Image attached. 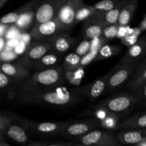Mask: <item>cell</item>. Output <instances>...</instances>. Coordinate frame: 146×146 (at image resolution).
Instances as JSON below:
<instances>
[{
	"label": "cell",
	"instance_id": "cell-25",
	"mask_svg": "<svg viewBox=\"0 0 146 146\" xmlns=\"http://www.w3.org/2000/svg\"><path fill=\"white\" fill-rule=\"evenodd\" d=\"M121 51V47L117 45H108L106 44L98 51L95 61H100L116 56Z\"/></svg>",
	"mask_w": 146,
	"mask_h": 146
},
{
	"label": "cell",
	"instance_id": "cell-22",
	"mask_svg": "<svg viewBox=\"0 0 146 146\" xmlns=\"http://www.w3.org/2000/svg\"><path fill=\"white\" fill-rule=\"evenodd\" d=\"M138 0H130L122 9L120 14L118 24L120 26H127L133 17L138 7Z\"/></svg>",
	"mask_w": 146,
	"mask_h": 146
},
{
	"label": "cell",
	"instance_id": "cell-30",
	"mask_svg": "<svg viewBox=\"0 0 146 146\" xmlns=\"http://www.w3.org/2000/svg\"><path fill=\"white\" fill-rule=\"evenodd\" d=\"M17 82V80L9 76L2 71L0 72V88L3 91L11 92Z\"/></svg>",
	"mask_w": 146,
	"mask_h": 146
},
{
	"label": "cell",
	"instance_id": "cell-31",
	"mask_svg": "<svg viewBox=\"0 0 146 146\" xmlns=\"http://www.w3.org/2000/svg\"><path fill=\"white\" fill-rule=\"evenodd\" d=\"M29 146H72L78 145L74 141L62 142V141H31L27 144Z\"/></svg>",
	"mask_w": 146,
	"mask_h": 146
},
{
	"label": "cell",
	"instance_id": "cell-7",
	"mask_svg": "<svg viewBox=\"0 0 146 146\" xmlns=\"http://www.w3.org/2000/svg\"><path fill=\"white\" fill-rule=\"evenodd\" d=\"M57 19L36 24L30 30V34L34 41L49 42L58 34L64 33Z\"/></svg>",
	"mask_w": 146,
	"mask_h": 146
},
{
	"label": "cell",
	"instance_id": "cell-43",
	"mask_svg": "<svg viewBox=\"0 0 146 146\" xmlns=\"http://www.w3.org/2000/svg\"><path fill=\"white\" fill-rule=\"evenodd\" d=\"M11 24H6L0 23V36H4Z\"/></svg>",
	"mask_w": 146,
	"mask_h": 146
},
{
	"label": "cell",
	"instance_id": "cell-39",
	"mask_svg": "<svg viewBox=\"0 0 146 146\" xmlns=\"http://www.w3.org/2000/svg\"><path fill=\"white\" fill-rule=\"evenodd\" d=\"M137 97V105H141L146 102V84L143 86L138 91L133 92Z\"/></svg>",
	"mask_w": 146,
	"mask_h": 146
},
{
	"label": "cell",
	"instance_id": "cell-8",
	"mask_svg": "<svg viewBox=\"0 0 146 146\" xmlns=\"http://www.w3.org/2000/svg\"><path fill=\"white\" fill-rule=\"evenodd\" d=\"M112 72L113 70H111L105 76L95 80L91 84L83 86L76 87L71 90L78 95L88 98L90 102H93L106 91L108 78Z\"/></svg>",
	"mask_w": 146,
	"mask_h": 146
},
{
	"label": "cell",
	"instance_id": "cell-41",
	"mask_svg": "<svg viewBox=\"0 0 146 146\" xmlns=\"http://www.w3.org/2000/svg\"><path fill=\"white\" fill-rule=\"evenodd\" d=\"M145 70H146V59L144 60V61H143L142 62H141V64L137 66V68L136 70H135V73H134V74L133 75V76L131 77V78L130 79L129 82L128 83L132 82L133 81H134V80H135L138 76L141 75V74H142Z\"/></svg>",
	"mask_w": 146,
	"mask_h": 146
},
{
	"label": "cell",
	"instance_id": "cell-4",
	"mask_svg": "<svg viewBox=\"0 0 146 146\" xmlns=\"http://www.w3.org/2000/svg\"><path fill=\"white\" fill-rule=\"evenodd\" d=\"M137 97L133 92L121 93L109 97L94 106V108H104L117 114L129 113L137 105Z\"/></svg>",
	"mask_w": 146,
	"mask_h": 146
},
{
	"label": "cell",
	"instance_id": "cell-10",
	"mask_svg": "<svg viewBox=\"0 0 146 146\" xmlns=\"http://www.w3.org/2000/svg\"><path fill=\"white\" fill-rule=\"evenodd\" d=\"M51 50V46L47 41H36L29 45L18 63L29 68H32L34 64L46 54Z\"/></svg>",
	"mask_w": 146,
	"mask_h": 146
},
{
	"label": "cell",
	"instance_id": "cell-33",
	"mask_svg": "<svg viewBox=\"0 0 146 146\" xmlns=\"http://www.w3.org/2000/svg\"><path fill=\"white\" fill-rule=\"evenodd\" d=\"M146 84V70L143 71L141 75L138 76L134 81L132 82L128 83L127 85V88L131 91V92H135L138 91L139 88Z\"/></svg>",
	"mask_w": 146,
	"mask_h": 146
},
{
	"label": "cell",
	"instance_id": "cell-37",
	"mask_svg": "<svg viewBox=\"0 0 146 146\" xmlns=\"http://www.w3.org/2000/svg\"><path fill=\"white\" fill-rule=\"evenodd\" d=\"M23 31H21V30H20L15 24H11L10 27L9 28L8 31H7V33L5 34L4 37H5V38L7 40L19 38L20 34Z\"/></svg>",
	"mask_w": 146,
	"mask_h": 146
},
{
	"label": "cell",
	"instance_id": "cell-14",
	"mask_svg": "<svg viewBox=\"0 0 146 146\" xmlns=\"http://www.w3.org/2000/svg\"><path fill=\"white\" fill-rule=\"evenodd\" d=\"M49 43L51 46V51L64 55L75 45L76 38L64 32L52 38Z\"/></svg>",
	"mask_w": 146,
	"mask_h": 146
},
{
	"label": "cell",
	"instance_id": "cell-13",
	"mask_svg": "<svg viewBox=\"0 0 146 146\" xmlns=\"http://www.w3.org/2000/svg\"><path fill=\"white\" fill-rule=\"evenodd\" d=\"M29 131L17 120V115L15 119L7 127L5 132V136L7 135L9 139L14 143L20 145L28 144L29 142Z\"/></svg>",
	"mask_w": 146,
	"mask_h": 146
},
{
	"label": "cell",
	"instance_id": "cell-15",
	"mask_svg": "<svg viewBox=\"0 0 146 146\" xmlns=\"http://www.w3.org/2000/svg\"><path fill=\"white\" fill-rule=\"evenodd\" d=\"M146 52V39L141 38L135 44L129 46L124 56L117 65L125 64H134L145 54Z\"/></svg>",
	"mask_w": 146,
	"mask_h": 146
},
{
	"label": "cell",
	"instance_id": "cell-32",
	"mask_svg": "<svg viewBox=\"0 0 146 146\" xmlns=\"http://www.w3.org/2000/svg\"><path fill=\"white\" fill-rule=\"evenodd\" d=\"M142 31L143 30L139 27H136V28H134L132 33L128 34V36H125L124 38H121V41L125 45L128 46H131L135 44L139 40L138 38H139L140 35L142 33Z\"/></svg>",
	"mask_w": 146,
	"mask_h": 146
},
{
	"label": "cell",
	"instance_id": "cell-18",
	"mask_svg": "<svg viewBox=\"0 0 146 146\" xmlns=\"http://www.w3.org/2000/svg\"><path fill=\"white\" fill-rule=\"evenodd\" d=\"M146 135V128L144 129H128L116 134L118 141L122 145H135Z\"/></svg>",
	"mask_w": 146,
	"mask_h": 146
},
{
	"label": "cell",
	"instance_id": "cell-12",
	"mask_svg": "<svg viewBox=\"0 0 146 146\" xmlns=\"http://www.w3.org/2000/svg\"><path fill=\"white\" fill-rule=\"evenodd\" d=\"M98 128H101V124L99 121L96 118L74 121L68 125L66 129L61 134V136L66 139L73 140Z\"/></svg>",
	"mask_w": 146,
	"mask_h": 146
},
{
	"label": "cell",
	"instance_id": "cell-26",
	"mask_svg": "<svg viewBox=\"0 0 146 146\" xmlns=\"http://www.w3.org/2000/svg\"><path fill=\"white\" fill-rule=\"evenodd\" d=\"M32 4V1H30L29 2H27V4H24L21 7L19 8L16 11H12V12L8 13L3 16L0 20V23L6 24H14L18 19H19L20 16L29 7V6Z\"/></svg>",
	"mask_w": 146,
	"mask_h": 146
},
{
	"label": "cell",
	"instance_id": "cell-35",
	"mask_svg": "<svg viewBox=\"0 0 146 146\" xmlns=\"http://www.w3.org/2000/svg\"><path fill=\"white\" fill-rule=\"evenodd\" d=\"M91 48V40L85 39L80 42L75 49V52L81 56H84V55L89 52Z\"/></svg>",
	"mask_w": 146,
	"mask_h": 146
},
{
	"label": "cell",
	"instance_id": "cell-23",
	"mask_svg": "<svg viewBox=\"0 0 146 146\" xmlns=\"http://www.w3.org/2000/svg\"><path fill=\"white\" fill-rule=\"evenodd\" d=\"M16 115L9 113L1 112L0 115V146H9L10 145L5 141V132L7 127L14 121Z\"/></svg>",
	"mask_w": 146,
	"mask_h": 146
},
{
	"label": "cell",
	"instance_id": "cell-27",
	"mask_svg": "<svg viewBox=\"0 0 146 146\" xmlns=\"http://www.w3.org/2000/svg\"><path fill=\"white\" fill-rule=\"evenodd\" d=\"M130 0H101L93 5L96 13L105 12L115 8L122 3H128Z\"/></svg>",
	"mask_w": 146,
	"mask_h": 146
},
{
	"label": "cell",
	"instance_id": "cell-29",
	"mask_svg": "<svg viewBox=\"0 0 146 146\" xmlns=\"http://www.w3.org/2000/svg\"><path fill=\"white\" fill-rule=\"evenodd\" d=\"M84 74V68L82 67H80L74 71H64L65 79H66L71 84L76 86L81 84Z\"/></svg>",
	"mask_w": 146,
	"mask_h": 146
},
{
	"label": "cell",
	"instance_id": "cell-2",
	"mask_svg": "<svg viewBox=\"0 0 146 146\" xmlns=\"http://www.w3.org/2000/svg\"><path fill=\"white\" fill-rule=\"evenodd\" d=\"M64 79V68L58 66L31 74L24 80L18 81L13 91L9 94L11 93L15 97L17 94L21 93L56 88Z\"/></svg>",
	"mask_w": 146,
	"mask_h": 146
},
{
	"label": "cell",
	"instance_id": "cell-28",
	"mask_svg": "<svg viewBox=\"0 0 146 146\" xmlns=\"http://www.w3.org/2000/svg\"><path fill=\"white\" fill-rule=\"evenodd\" d=\"M96 14V10L94 9V7L92 6H88L86 4H83L81 7L78 8V11L76 15L75 24L84 21L85 20L91 18V17Z\"/></svg>",
	"mask_w": 146,
	"mask_h": 146
},
{
	"label": "cell",
	"instance_id": "cell-5",
	"mask_svg": "<svg viewBox=\"0 0 146 146\" xmlns=\"http://www.w3.org/2000/svg\"><path fill=\"white\" fill-rule=\"evenodd\" d=\"M73 141L78 145L92 146H120L122 144L118 141L116 135L112 131L93 130L88 133L78 137Z\"/></svg>",
	"mask_w": 146,
	"mask_h": 146
},
{
	"label": "cell",
	"instance_id": "cell-40",
	"mask_svg": "<svg viewBox=\"0 0 146 146\" xmlns=\"http://www.w3.org/2000/svg\"><path fill=\"white\" fill-rule=\"evenodd\" d=\"M133 29H131L127 26H120L119 29H118V34H117L116 38H123L125 36H128V34H130L131 33L133 32Z\"/></svg>",
	"mask_w": 146,
	"mask_h": 146
},
{
	"label": "cell",
	"instance_id": "cell-9",
	"mask_svg": "<svg viewBox=\"0 0 146 146\" xmlns=\"http://www.w3.org/2000/svg\"><path fill=\"white\" fill-rule=\"evenodd\" d=\"M137 63L116 65L113 68L107 84V92H112L118 89L127 80L131 79L137 68Z\"/></svg>",
	"mask_w": 146,
	"mask_h": 146
},
{
	"label": "cell",
	"instance_id": "cell-24",
	"mask_svg": "<svg viewBox=\"0 0 146 146\" xmlns=\"http://www.w3.org/2000/svg\"><path fill=\"white\" fill-rule=\"evenodd\" d=\"M82 56L76 53H70L64 57L62 61V66L64 71H74L80 68Z\"/></svg>",
	"mask_w": 146,
	"mask_h": 146
},
{
	"label": "cell",
	"instance_id": "cell-36",
	"mask_svg": "<svg viewBox=\"0 0 146 146\" xmlns=\"http://www.w3.org/2000/svg\"><path fill=\"white\" fill-rule=\"evenodd\" d=\"M98 51L99 50L98 49H91L89 52H88L86 55L82 56L80 67L84 68V67L88 66V64H90L93 61H95V59L96 58V56L98 54Z\"/></svg>",
	"mask_w": 146,
	"mask_h": 146
},
{
	"label": "cell",
	"instance_id": "cell-16",
	"mask_svg": "<svg viewBox=\"0 0 146 146\" xmlns=\"http://www.w3.org/2000/svg\"><path fill=\"white\" fill-rule=\"evenodd\" d=\"M1 71L17 81L24 80L31 74L29 68L18 62L10 63L9 61H1Z\"/></svg>",
	"mask_w": 146,
	"mask_h": 146
},
{
	"label": "cell",
	"instance_id": "cell-11",
	"mask_svg": "<svg viewBox=\"0 0 146 146\" xmlns=\"http://www.w3.org/2000/svg\"><path fill=\"white\" fill-rule=\"evenodd\" d=\"M83 4H84V0H67L62 6L56 19L64 32L68 31L76 25V12Z\"/></svg>",
	"mask_w": 146,
	"mask_h": 146
},
{
	"label": "cell",
	"instance_id": "cell-34",
	"mask_svg": "<svg viewBox=\"0 0 146 146\" xmlns=\"http://www.w3.org/2000/svg\"><path fill=\"white\" fill-rule=\"evenodd\" d=\"M119 27L120 25L118 24V23L114 24H110V25L106 26V27L104 28V31H103L102 36L104 37L107 41H111L113 38H116Z\"/></svg>",
	"mask_w": 146,
	"mask_h": 146
},
{
	"label": "cell",
	"instance_id": "cell-46",
	"mask_svg": "<svg viewBox=\"0 0 146 146\" xmlns=\"http://www.w3.org/2000/svg\"><path fill=\"white\" fill-rule=\"evenodd\" d=\"M139 27L144 31V30H146V17H145V19H143V21L141 23V24L139 25Z\"/></svg>",
	"mask_w": 146,
	"mask_h": 146
},
{
	"label": "cell",
	"instance_id": "cell-21",
	"mask_svg": "<svg viewBox=\"0 0 146 146\" xmlns=\"http://www.w3.org/2000/svg\"><path fill=\"white\" fill-rule=\"evenodd\" d=\"M34 21H35V9L32 2L29 7L20 16L18 21L14 24L23 32H26L29 29H31V28L34 27Z\"/></svg>",
	"mask_w": 146,
	"mask_h": 146
},
{
	"label": "cell",
	"instance_id": "cell-6",
	"mask_svg": "<svg viewBox=\"0 0 146 146\" xmlns=\"http://www.w3.org/2000/svg\"><path fill=\"white\" fill-rule=\"evenodd\" d=\"M66 1L67 0H32L35 9L34 25L56 18L60 9Z\"/></svg>",
	"mask_w": 146,
	"mask_h": 146
},
{
	"label": "cell",
	"instance_id": "cell-17",
	"mask_svg": "<svg viewBox=\"0 0 146 146\" xmlns=\"http://www.w3.org/2000/svg\"><path fill=\"white\" fill-rule=\"evenodd\" d=\"M64 59V55L58 54L55 51H50L43 56L32 67L35 71H42L47 68L58 66Z\"/></svg>",
	"mask_w": 146,
	"mask_h": 146
},
{
	"label": "cell",
	"instance_id": "cell-19",
	"mask_svg": "<svg viewBox=\"0 0 146 146\" xmlns=\"http://www.w3.org/2000/svg\"><path fill=\"white\" fill-rule=\"evenodd\" d=\"M105 26L91 19L83 21L82 35L85 39H94L102 36Z\"/></svg>",
	"mask_w": 146,
	"mask_h": 146
},
{
	"label": "cell",
	"instance_id": "cell-45",
	"mask_svg": "<svg viewBox=\"0 0 146 146\" xmlns=\"http://www.w3.org/2000/svg\"><path fill=\"white\" fill-rule=\"evenodd\" d=\"M135 146H146V135H145L142 138V140L135 145Z\"/></svg>",
	"mask_w": 146,
	"mask_h": 146
},
{
	"label": "cell",
	"instance_id": "cell-44",
	"mask_svg": "<svg viewBox=\"0 0 146 146\" xmlns=\"http://www.w3.org/2000/svg\"><path fill=\"white\" fill-rule=\"evenodd\" d=\"M0 52H2L7 48V40L4 36H0Z\"/></svg>",
	"mask_w": 146,
	"mask_h": 146
},
{
	"label": "cell",
	"instance_id": "cell-42",
	"mask_svg": "<svg viewBox=\"0 0 146 146\" xmlns=\"http://www.w3.org/2000/svg\"><path fill=\"white\" fill-rule=\"evenodd\" d=\"M28 46V44H26L24 41H20L19 43L18 44V45L14 48V51L17 55H23V54L25 53V51H27Z\"/></svg>",
	"mask_w": 146,
	"mask_h": 146
},
{
	"label": "cell",
	"instance_id": "cell-3",
	"mask_svg": "<svg viewBox=\"0 0 146 146\" xmlns=\"http://www.w3.org/2000/svg\"><path fill=\"white\" fill-rule=\"evenodd\" d=\"M17 120L31 133L46 137L61 135L68 125L72 122L71 121L58 122H37L18 116H17Z\"/></svg>",
	"mask_w": 146,
	"mask_h": 146
},
{
	"label": "cell",
	"instance_id": "cell-20",
	"mask_svg": "<svg viewBox=\"0 0 146 146\" xmlns=\"http://www.w3.org/2000/svg\"><path fill=\"white\" fill-rule=\"evenodd\" d=\"M146 128V112L135 114L118 124L117 130L144 129Z\"/></svg>",
	"mask_w": 146,
	"mask_h": 146
},
{
	"label": "cell",
	"instance_id": "cell-38",
	"mask_svg": "<svg viewBox=\"0 0 146 146\" xmlns=\"http://www.w3.org/2000/svg\"><path fill=\"white\" fill-rule=\"evenodd\" d=\"M19 55H17L13 49L6 48L4 51L1 52V61H9L16 59Z\"/></svg>",
	"mask_w": 146,
	"mask_h": 146
},
{
	"label": "cell",
	"instance_id": "cell-1",
	"mask_svg": "<svg viewBox=\"0 0 146 146\" xmlns=\"http://www.w3.org/2000/svg\"><path fill=\"white\" fill-rule=\"evenodd\" d=\"M15 98L20 103L27 105H43L51 107H66L84 101V97L72 90L54 88L31 92L17 94Z\"/></svg>",
	"mask_w": 146,
	"mask_h": 146
}]
</instances>
